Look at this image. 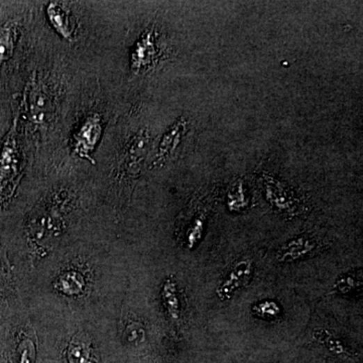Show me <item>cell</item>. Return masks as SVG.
Instances as JSON below:
<instances>
[{"instance_id":"1","label":"cell","mask_w":363,"mask_h":363,"mask_svg":"<svg viewBox=\"0 0 363 363\" xmlns=\"http://www.w3.org/2000/svg\"><path fill=\"white\" fill-rule=\"evenodd\" d=\"M102 134V122L98 114L88 116L74 136V152L82 159L92 161L91 154L95 150Z\"/></svg>"},{"instance_id":"2","label":"cell","mask_w":363,"mask_h":363,"mask_svg":"<svg viewBox=\"0 0 363 363\" xmlns=\"http://www.w3.org/2000/svg\"><path fill=\"white\" fill-rule=\"evenodd\" d=\"M252 273V261L250 259H243L235 262L230 272L217 289V295L221 301L230 299L233 293L250 282Z\"/></svg>"},{"instance_id":"3","label":"cell","mask_w":363,"mask_h":363,"mask_svg":"<svg viewBox=\"0 0 363 363\" xmlns=\"http://www.w3.org/2000/svg\"><path fill=\"white\" fill-rule=\"evenodd\" d=\"M154 31H147L141 35L134 46L131 54V68L134 71H140L147 68L154 62L156 55L154 46Z\"/></svg>"},{"instance_id":"4","label":"cell","mask_w":363,"mask_h":363,"mask_svg":"<svg viewBox=\"0 0 363 363\" xmlns=\"http://www.w3.org/2000/svg\"><path fill=\"white\" fill-rule=\"evenodd\" d=\"M264 189L268 200L273 207L279 211L293 213L296 211V201L292 194L286 189L284 185L273 178H266Z\"/></svg>"},{"instance_id":"5","label":"cell","mask_w":363,"mask_h":363,"mask_svg":"<svg viewBox=\"0 0 363 363\" xmlns=\"http://www.w3.org/2000/svg\"><path fill=\"white\" fill-rule=\"evenodd\" d=\"M47 17L50 20L51 26L55 29L56 31L64 38L70 40L73 39L75 33V26L69 11L58 2H51L47 6Z\"/></svg>"},{"instance_id":"6","label":"cell","mask_w":363,"mask_h":363,"mask_svg":"<svg viewBox=\"0 0 363 363\" xmlns=\"http://www.w3.org/2000/svg\"><path fill=\"white\" fill-rule=\"evenodd\" d=\"M317 243L308 236H300L282 246L277 253V261L289 262L297 261L313 252Z\"/></svg>"},{"instance_id":"7","label":"cell","mask_w":363,"mask_h":363,"mask_svg":"<svg viewBox=\"0 0 363 363\" xmlns=\"http://www.w3.org/2000/svg\"><path fill=\"white\" fill-rule=\"evenodd\" d=\"M184 131H185V122L181 120L163 136V140L161 141L160 147H159V152L156 154V160L154 161V163L166 160V159L171 156L172 152L175 151V149L180 143Z\"/></svg>"},{"instance_id":"8","label":"cell","mask_w":363,"mask_h":363,"mask_svg":"<svg viewBox=\"0 0 363 363\" xmlns=\"http://www.w3.org/2000/svg\"><path fill=\"white\" fill-rule=\"evenodd\" d=\"M88 338L78 334L73 338L68 348V360L70 363H91L92 348Z\"/></svg>"},{"instance_id":"9","label":"cell","mask_w":363,"mask_h":363,"mask_svg":"<svg viewBox=\"0 0 363 363\" xmlns=\"http://www.w3.org/2000/svg\"><path fill=\"white\" fill-rule=\"evenodd\" d=\"M17 39V29L15 24L8 22L0 28V60L10 59L15 49Z\"/></svg>"},{"instance_id":"10","label":"cell","mask_w":363,"mask_h":363,"mask_svg":"<svg viewBox=\"0 0 363 363\" xmlns=\"http://www.w3.org/2000/svg\"><path fill=\"white\" fill-rule=\"evenodd\" d=\"M163 300L172 319L175 321L179 320V318H180V305H179L178 293H177L176 284L171 280L167 281L163 286Z\"/></svg>"},{"instance_id":"11","label":"cell","mask_w":363,"mask_h":363,"mask_svg":"<svg viewBox=\"0 0 363 363\" xmlns=\"http://www.w3.org/2000/svg\"><path fill=\"white\" fill-rule=\"evenodd\" d=\"M147 141V136H143V134L136 136L132 141L131 147L127 152V158H125L129 163V167H134V163L143 159V156L147 152V150H145Z\"/></svg>"},{"instance_id":"12","label":"cell","mask_w":363,"mask_h":363,"mask_svg":"<svg viewBox=\"0 0 363 363\" xmlns=\"http://www.w3.org/2000/svg\"><path fill=\"white\" fill-rule=\"evenodd\" d=\"M253 313L264 319H275L281 314V308L275 302L264 301L253 307Z\"/></svg>"},{"instance_id":"13","label":"cell","mask_w":363,"mask_h":363,"mask_svg":"<svg viewBox=\"0 0 363 363\" xmlns=\"http://www.w3.org/2000/svg\"><path fill=\"white\" fill-rule=\"evenodd\" d=\"M244 197H245V194H244L241 184H237L235 187L232 188L229 197H228V205H229L230 209L239 210L243 208L246 204Z\"/></svg>"},{"instance_id":"14","label":"cell","mask_w":363,"mask_h":363,"mask_svg":"<svg viewBox=\"0 0 363 363\" xmlns=\"http://www.w3.org/2000/svg\"><path fill=\"white\" fill-rule=\"evenodd\" d=\"M203 232V219L197 218L196 220L194 221V223H193L192 227L190 228L189 234H188V242H189L190 248H194L197 242L200 241Z\"/></svg>"},{"instance_id":"15","label":"cell","mask_w":363,"mask_h":363,"mask_svg":"<svg viewBox=\"0 0 363 363\" xmlns=\"http://www.w3.org/2000/svg\"><path fill=\"white\" fill-rule=\"evenodd\" d=\"M358 284H360V282H356L353 277H342V279H340L339 281L336 282L334 288H335L338 292L345 293L353 290V289L355 288L356 286H358Z\"/></svg>"}]
</instances>
